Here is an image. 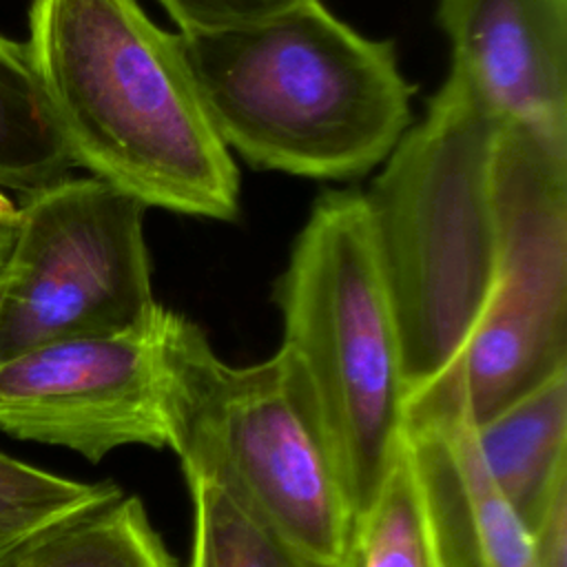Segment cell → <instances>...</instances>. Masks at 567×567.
<instances>
[{"label": "cell", "mask_w": 567, "mask_h": 567, "mask_svg": "<svg viewBox=\"0 0 567 567\" xmlns=\"http://www.w3.org/2000/svg\"><path fill=\"white\" fill-rule=\"evenodd\" d=\"M472 432L494 487L529 532L567 485V370Z\"/></svg>", "instance_id": "11"}, {"label": "cell", "mask_w": 567, "mask_h": 567, "mask_svg": "<svg viewBox=\"0 0 567 567\" xmlns=\"http://www.w3.org/2000/svg\"><path fill=\"white\" fill-rule=\"evenodd\" d=\"M505 124L450 71L363 193L408 399L452 363L489 295L501 250L494 162Z\"/></svg>", "instance_id": "3"}, {"label": "cell", "mask_w": 567, "mask_h": 567, "mask_svg": "<svg viewBox=\"0 0 567 567\" xmlns=\"http://www.w3.org/2000/svg\"><path fill=\"white\" fill-rule=\"evenodd\" d=\"M159 315L142 330L58 341L0 361V432L91 463L126 445L166 447Z\"/></svg>", "instance_id": "8"}, {"label": "cell", "mask_w": 567, "mask_h": 567, "mask_svg": "<svg viewBox=\"0 0 567 567\" xmlns=\"http://www.w3.org/2000/svg\"><path fill=\"white\" fill-rule=\"evenodd\" d=\"M73 166L27 44L0 33V188L29 195Z\"/></svg>", "instance_id": "12"}, {"label": "cell", "mask_w": 567, "mask_h": 567, "mask_svg": "<svg viewBox=\"0 0 567 567\" xmlns=\"http://www.w3.org/2000/svg\"><path fill=\"white\" fill-rule=\"evenodd\" d=\"M111 481L60 476L0 450V532L38 538L117 498Z\"/></svg>", "instance_id": "16"}, {"label": "cell", "mask_w": 567, "mask_h": 567, "mask_svg": "<svg viewBox=\"0 0 567 567\" xmlns=\"http://www.w3.org/2000/svg\"><path fill=\"white\" fill-rule=\"evenodd\" d=\"M403 439L443 567H536L529 532L494 487L450 381L408 399Z\"/></svg>", "instance_id": "10"}, {"label": "cell", "mask_w": 567, "mask_h": 567, "mask_svg": "<svg viewBox=\"0 0 567 567\" xmlns=\"http://www.w3.org/2000/svg\"><path fill=\"white\" fill-rule=\"evenodd\" d=\"M38 538H42V536H38ZM38 538L13 536V534H2V532H0V567H16L18 560L24 556V551H27Z\"/></svg>", "instance_id": "19"}, {"label": "cell", "mask_w": 567, "mask_h": 567, "mask_svg": "<svg viewBox=\"0 0 567 567\" xmlns=\"http://www.w3.org/2000/svg\"><path fill=\"white\" fill-rule=\"evenodd\" d=\"M16 213H18V206L0 190V217L2 219H16Z\"/></svg>", "instance_id": "21"}, {"label": "cell", "mask_w": 567, "mask_h": 567, "mask_svg": "<svg viewBox=\"0 0 567 567\" xmlns=\"http://www.w3.org/2000/svg\"><path fill=\"white\" fill-rule=\"evenodd\" d=\"M452 69L507 124L567 148V0H439Z\"/></svg>", "instance_id": "9"}, {"label": "cell", "mask_w": 567, "mask_h": 567, "mask_svg": "<svg viewBox=\"0 0 567 567\" xmlns=\"http://www.w3.org/2000/svg\"><path fill=\"white\" fill-rule=\"evenodd\" d=\"M536 567H567V485H563L529 527Z\"/></svg>", "instance_id": "18"}, {"label": "cell", "mask_w": 567, "mask_h": 567, "mask_svg": "<svg viewBox=\"0 0 567 567\" xmlns=\"http://www.w3.org/2000/svg\"><path fill=\"white\" fill-rule=\"evenodd\" d=\"M179 33L215 31L257 22L310 0H157Z\"/></svg>", "instance_id": "17"}, {"label": "cell", "mask_w": 567, "mask_h": 567, "mask_svg": "<svg viewBox=\"0 0 567 567\" xmlns=\"http://www.w3.org/2000/svg\"><path fill=\"white\" fill-rule=\"evenodd\" d=\"M177 35L215 133L257 168L359 177L410 128L412 86L392 42L361 35L321 0Z\"/></svg>", "instance_id": "2"}, {"label": "cell", "mask_w": 567, "mask_h": 567, "mask_svg": "<svg viewBox=\"0 0 567 567\" xmlns=\"http://www.w3.org/2000/svg\"><path fill=\"white\" fill-rule=\"evenodd\" d=\"M193 532L186 567H343L317 558L266 525L213 476H186Z\"/></svg>", "instance_id": "14"}, {"label": "cell", "mask_w": 567, "mask_h": 567, "mask_svg": "<svg viewBox=\"0 0 567 567\" xmlns=\"http://www.w3.org/2000/svg\"><path fill=\"white\" fill-rule=\"evenodd\" d=\"M27 49L75 166L146 208L237 217L239 173L179 35L159 29L137 0H33Z\"/></svg>", "instance_id": "1"}, {"label": "cell", "mask_w": 567, "mask_h": 567, "mask_svg": "<svg viewBox=\"0 0 567 567\" xmlns=\"http://www.w3.org/2000/svg\"><path fill=\"white\" fill-rule=\"evenodd\" d=\"M16 567H182L144 503L124 492L38 538Z\"/></svg>", "instance_id": "13"}, {"label": "cell", "mask_w": 567, "mask_h": 567, "mask_svg": "<svg viewBox=\"0 0 567 567\" xmlns=\"http://www.w3.org/2000/svg\"><path fill=\"white\" fill-rule=\"evenodd\" d=\"M343 567H443L423 492L405 445L354 525Z\"/></svg>", "instance_id": "15"}, {"label": "cell", "mask_w": 567, "mask_h": 567, "mask_svg": "<svg viewBox=\"0 0 567 567\" xmlns=\"http://www.w3.org/2000/svg\"><path fill=\"white\" fill-rule=\"evenodd\" d=\"M501 228L489 295L450 381L478 425L567 370V148L505 124L494 162Z\"/></svg>", "instance_id": "7"}, {"label": "cell", "mask_w": 567, "mask_h": 567, "mask_svg": "<svg viewBox=\"0 0 567 567\" xmlns=\"http://www.w3.org/2000/svg\"><path fill=\"white\" fill-rule=\"evenodd\" d=\"M281 346L297 361L354 516L372 503L403 439L399 332L361 190H326L275 284Z\"/></svg>", "instance_id": "5"}, {"label": "cell", "mask_w": 567, "mask_h": 567, "mask_svg": "<svg viewBox=\"0 0 567 567\" xmlns=\"http://www.w3.org/2000/svg\"><path fill=\"white\" fill-rule=\"evenodd\" d=\"M13 224H16V219H2L0 217V261L7 255L9 241H11V235H13Z\"/></svg>", "instance_id": "20"}, {"label": "cell", "mask_w": 567, "mask_h": 567, "mask_svg": "<svg viewBox=\"0 0 567 567\" xmlns=\"http://www.w3.org/2000/svg\"><path fill=\"white\" fill-rule=\"evenodd\" d=\"M144 210L93 175L22 195L0 261V361L155 323Z\"/></svg>", "instance_id": "6"}, {"label": "cell", "mask_w": 567, "mask_h": 567, "mask_svg": "<svg viewBox=\"0 0 567 567\" xmlns=\"http://www.w3.org/2000/svg\"><path fill=\"white\" fill-rule=\"evenodd\" d=\"M157 357L166 447L184 476L217 478L286 540L341 565L357 516L292 354L279 346L230 365L195 321L162 308Z\"/></svg>", "instance_id": "4"}]
</instances>
